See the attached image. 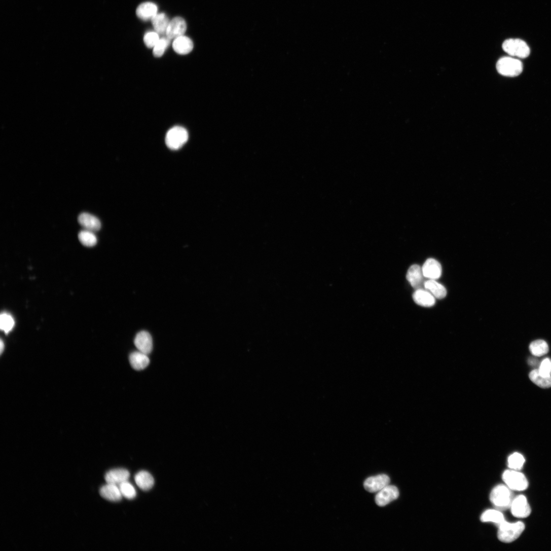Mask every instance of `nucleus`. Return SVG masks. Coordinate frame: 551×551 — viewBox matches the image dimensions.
Here are the masks:
<instances>
[{"mask_svg":"<svg viewBox=\"0 0 551 551\" xmlns=\"http://www.w3.org/2000/svg\"><path fill=\"white\" fill-rule=\"evenodd\" d=\"M513 499L511 490L506 485L495 487L490 494V500L495 508L500 510L510 508Z\"/></svg>","mask_w":551,"mask_h":551,"instance_id":"obj_1","label":"nucleus"},{"mask_svg":"<svg viewBox=\"0 0 551 551\" xmlns=\"http://www.w3.org/2000/svg\"><path fill=\"white\" fill-rule=\"evenodd\" d=\"M498 527V539L503 542L510 543L520 537L525 526L522 522L511 523L505 521Z\"/></svg>","mask_w":551,"mask_h":551,"instance_id":"obj_2","label":"nucleus"},{"mask_svg":"<svg viewBox=\"0 0 551 551\" xmlns=\"http://www.w3.org/2000/svg\"><path fill=\"white\" fill-rule=\"evenodd\" d=\"M502 479L505 485L511 491H523L529 486L527 479L519 470L511 469L506 470L503 474Z\"/></svg>","mask_w":551,"mask_h":551,"instance_id":"obj_3","label":"nucleus"},{"mask_svg":"<svg viewBox=\"0 0 551 551\" xmlns=\"http://www.w3.org/2000/svg\"><path fill=\"white\" fill-rule=\"evenodd\" d=\"M496 68L501 75L513 77L521 74L523 66L522 62L519 59L510 57H504L498 61Z\"/></svg>","mask_w":551,"mask_h":551,"instance_id":"obj_4","label":"nucleus"},{"mask_svg":"<svg viewBox=\"0 0 551 551\" xmlns=\"http://www.w3.org/2000/svg\"><path fill=\"white\" fill-rule=\"evenodd\" d=\"M189 139L188 131L183 127L175 126L167 132L166 143L172 150H177L182 148Z\"/></svg>","mask_w":551,"mask_h":551,"instance_id":"obj_5","label":"nucleus"},{"mask_svg":"<svg viewBox=\"0 0 551 551\" xmlns=\"http://www.w3.org/2000/svg\"><path fill=\"white\" fill-rule=\"evenodd\" d=\"M503 50L509 55L521 58L527 57L530 50L526 42L518 39L506 40L503 44Z\"/></svg>","mask_w":551,"mask_h":551,"instance_id":"obj_6","label":"nucleus"},{"mask_svg":"<svg viewBox=\"0 0 551 551\" xmlns=\"http://www.w3.org/2000/svg\"><path fill=\"white\" fill-rule=\"evenodd\" d=\"M510 508L512 515L518 518H527L531 512L527 499L523 495L513 498Z\"/></svg>","mask_w":551,"mask_h":551,"instance_id":"obj_7","label":"nucleus"},{"mask_svg":"<svg viewBox=\"0 0 551 551\" xmlns=\"http://www.w3.org/2000/svg\"><path fill=\"white\" fill-rule=\"evenodd\" d=\"M399 496L398 488L395 486L388 485L378 492L375 497V502L377 505L383 507L397 499Z\"/></svg>","mask_w":551,"mask_h":551,"instance_id":"obj_8","label":"nucleus"},{"mask_svg":"<svg viewBox=\"0 0 551 551\" xmlns=\"http://www.w3.org/2000/svg\"><path fill=\"white\" fill-rule=\"evenodd\" d=\"M187 25L186 21L181 17H176L169 23L166 35L171 40L183 36L187 31Z\"/></svg>","mask_w":551,"mask_h":551,"instance_id":"obj_9","label":"nucleus"},{"mask_svg":"<svg viewBox=\"0 0 551 551\" xmlns=\"http://www.w3.org/2000/svg\"><path fill=\"white\" fill-rule=\"evenodd\" d=\"M389 483V477L382 474L367 479L364 483V487L366 491L373 493L379 492Z\"/></svg>","mask_w":551,"mask_h":551,"instance_id":"obj_10","label":"nucleus"},{"mask_svg":"<svg viewBox=\"0 0 551 551\" xmlns=\"http://www.w3.org/2000/svg\"><path fill=\"white\" fill-rule=\"evenodd\" d=\"M424 278L422 268L419 265H413L409 269L407 279L412 286L416 290L424 287Z\"/></svg>","mask_w":551,"mask_h":551,"instance_id":"obj_11","label":"nucleus"},{"mask_svg":"<svg viewBox=\"0 0 551 551\" xmlns=\"http://www.w3.org/2000/svg\"><path fill=\"white\" fill-rule=\"evenodd\" d=\"M129 471L124 468H116L109 470L106 474L105 480L107 484L119 486L128 481Z\"/></svg>","mask_w":551,"mask_h":551,"instance_id":"obj_12","label":"nucleus"},{"mask_svg":"<svg viewBox=\"0 0 551 551\" xmlns=\"http://www.w3.org/2000/svg\"><path fill=\"white\" fill-rule=\"evenodd\" d=\"M134 345L139 351L149 354L153 349V341L150 334L145 331L138 333L135 338Z\"/></svg>","mask_w":551,"mask_h":551,"instance_id":"obj_13","label":"nucleus"},{"mask_svg":"<svg viewBox=\"0 0 551 551\" xmlns=\"http://www.w3.org/2000/svg\"><path fill=\"white\" fill-rule=\"evenodd\" d=\"M422 270L424 277L431 280H436L439 279L442 273L440 264L433 259H429L426 261L422 267Z\"/></svg>","mask_w":551,"mask_h":551,"instance_id":"obj_14","label":"nucleus"},{"mask_svg":"<svg viewBox=\"0 0 551 551\" xmlns=\"http://www.w3.org/2000/svg\"><path fill=\"white\" fill-rule=\"evenodd\" d=\"M78 222L85 230L92 232L99 231L101 228V223L99 218L89 213H82L78 216Z\"/></svg>","mask_w":551,"mask_h":551,"instance_id":"obj_15","label":"nucleus"},{"mask_svg":"<svg viewBox=\"0 0 551 551\" xmlns=\"http://www.w3.org/2000/svg\"><path fill=\"white\" fill-rule=\"evenodd\" d=\"M413 297L416 303L423 307H431L435 303V299L433 295L427 289L423 288L417 289Z\"/></svg>","mask_w":551,"mask_h":551,"instance_id":"obj_16","label":"nucleus"},{"mask_svg":"<svg viewBox=\"0 0 551 551\" xmlns=\"http://www.w3.org/2000/svg\"><path fill=\"white\" fill-rule=\"evenodd\" d=\"M100 494L103 498L112 502L120 501L123 497L119 486L110 484L102 487Z\"/></svg>","mask_w":551,"mask_h":551,"instance_id":"obj_17","label":"nucleus"},{"mask_svg":"<svg viewBox=\"0 0 551 551\" xmlns=\"http://www.w3.org/2000/svg\"><path fill=\"white\" fill-rule=\"evenodd\" d=\"M173 48L177 53L180 55H186L193 50L194 44L189 38L183 35L174 40Z\"/></svg>","mask_w":551,"mask_h":551,"instance_id":"obj_18","label":"nucleus"},{"mask_svg":"<svg viewBox=\"0 0 551 551\" xmlns=\"http://www.w3.org/2000/svg\"><path fill=\"white\" fill-rule=\"evenodd\" d=\"M157 6L152 3H144L139 5L136 9L137 16L142 20H151L157 14Z\"/></svg>","mask_w":551,"mask_h":551,"instance_id":"obj_19","label":"nucleus"},{"mask_svg":"<svg viewBox=\"0 0 551 551\" xmlns=\"http://www.w3.org/2000/svg\"><path fill=\"white\" fill-rule=\"evenodd\" d=\"M134 480L137 486L142 491H147L151 490L154 485L153 477L149 472L141 470L137 473Z\"/></svg>","mask_w":551,"mask_h":551,"instance_id":"obj_20","label":"nucleus"},{"mask_svg":"<svg viewBox=\"0 0 551 551\" xmlns=\"http://www.w3.org/2000/svg\"><path fill=\"white\" fill-rule=\"evenodd\" d=\"M129 361L132 367L137 371L144 369L150 363L148 355L139 351L134 352L130 354Z\"/></svg>","mask_w":551,"mask_h":551,"instance_id":"obj_21","label":"nucleus"},{"mask_svg":"<svg viewBox=\"0 0 551 551\" xmlns=\"http://www.w3.org/2000/svg\"><path fill=\"white\" fill-rule=\"evenodd\" d=\"M481 520L484 523H493L498 526L505 521L502 512L497 509L486 510L482 515Z\"/></svg>","mask_w":551,"mask_h":551,"instance_id":"obj_22","label":"nucleus"},{"mask_svg":"<svg viewBox=\"0 0 551 551\" xmlns=\"http://www.w3.org/2000/svg\"><path fill=\"white\" fill-rule=\"evenodd\" d=\"M151 22L156 32L159 34L166 33L170 22L165 14H156L151 19Z\"/></svg>","mask_w":551,"mask_h":551,"instance_id":"obj_23","label":"nucleus"},{"mask_svg":"<svg viewBox=\"0 0 551 551\" xmlns=\"http://www.w3.org/2000/svg\"><path fill=\"white\" fill-rule=\"evenodd\" d=\"M424 288L431 292L433 296L438 299H442L446 297L447 290L441 284L436 282L435 280L429 279L426 281Z\"/></svg>","mask_w":551,"mask_h":551,"instance_id":"obj_24","label":"nucleus"},{"mask_svg":"<svg viewBox=\"0 0 551 551\" xmlns=\"http://www.w3.org/2000/svg\"><path fill=\"white\" fill-rule=\"evenodd\" d=\"M529 378L531 381L541 388H547L551 387V377L541 375L538 370L532 371L529 374Z\"/></svg>","mask_w":551,"mask_h":551,"instance_id":"obj_25","label":"nucleus"},{"mask_svg":"<svg viewBox=\"0 0 551 551\" xmlns=\"http://www.w3.org/2000/svg\"><path fill=\"white\" fill-rule=\"evenodd\" d=\"M78 238L81 243L85 246L92 247L97 243V239L94 232L84 230L78 234Z\"/></svg>","mask_w":551,"mask_h":551,"instance_id":"obj_26","label":"nucleus"},{"mask_svg":"<svg viewBox=\"0 0 551 551\" xmlns=\"http://www.w3.org/2000/svg\"><path fill=\"white\" fill-rule=\"evenodd\" d=\"M529 349L531 354L537 357L546 354L548 352L547 344L543 340H536L531 343Z\"/></svg>","mask_w":551,"mask_h":551,"instance_id":"obj_27","label":"nucleus"},{"mask_svg":"<svg viewBox=\"0 0 551 551\" xmlns=\"http://www.w3.org/2000/svg\"><path fill=\"white\" fill-rule=\"evenodd\" d=\"M15 321L11 314L4 312L0 316V328L8 334L12 330L15 326Z\"/></svg>","mask_w":551,"mask_h":551,"instance_id":"obj_28","label":"nucleus"},{"mask_svg":"<svg viewBox=\"0 0 551 551\" xmlns=\"http://www.w3.org/2000/svg\"><path fill=\"white\" fill-rule=\"evenodd\" d=\"M525 459L524 456L519 453H514L508 458V466L509 469L519 470L524 465Z\"/></svg>","mask_w":551,"mask_h":551,"instance_id":"obj_29","label":"nucleus"},{"mask_svg":"<svg viewBox=\"0 0 551 551\" xmlns=\"http://www.w3.org/2000/svg\"><path fill=\"white\" fill-rule=\"evenodd\" d=\"M170 40L168 38L160 39L159 42L157 43L153 48V53L154 56L156 57H162L170 45Z\"/></svg>","mask_w":551,"mask_h":551,"instance_id":"obj_30","label":"nucleus"},{"mask_svg":"<svg viewBox=\"0 0 551 551\" xmlns=\"http://www.w3.org/2000/svg\"><path fill=\"white\" fill-rule=\"evenodd\" d=\"M123 497L126 499L132 500L136 496V491L133 486L128 481L124 482L119 486Z\"/></svg>","mask_w":551,"mask_h":551,"instance_id":"obj_31","label":"nucleus"},{"mask_svg":"<svg viewBox=\"0 0 551 551\" xmlns=\"http://www.w3.org/2000/svg\"><path fill=\"white\" fill-rule=\"evenodd\" d=\"M160 40L159 34L156 32H149L143 38L144 43L149 48H153Z\"/></svg>","mask_w":551,"mask_h":551,"instance_id":"obj_32","label":"nucleus"},{"mask_svg":"<svg viewBox=\"0 0 551 551\" xmlns=\"http://www.w3.org/2000/svg\"><path fill=\"white\" fill-rule=\"evenodd\" d=\"M539 374L544 377H551V360L549 358L543 359L538 369Z\"/></svg>","mask_w":551,"mask_h":551,"instance_id":"obj_33","label":"nucleus"},{"mask_svg":"<svg viewBox=\"0 0 551 551\" xmlns=\"http://www.w3.org/2000/svg\"><path fill=\"white\" fill-rule=\"evenodd\" d=\"M529 364L531 366H536L537 364V360L534 358H530L529 360Z\"/></svg>","mask_w":551,"mask_h":551,"instance_id":"obj_34","label":"nucleus"},{"mask_svg":"<svg viewBox=\"0 0 551 551\" xmlns=\"http://www.w3.org/2000/svg\"><path fill=\"white\" fill-rule=\"evenodd\" d=\"M4 347H5V345L4 344L3 341L2 340V341H1V352L2 353L4 351Z\"/></svg>","mask_w":551,"mask_h":551,"instance_id":"obj_35","label":"nucleus"}]
</instances>
